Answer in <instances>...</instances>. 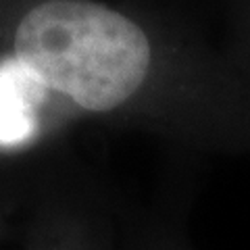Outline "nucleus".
Masks as SVG:
<instances>
[{"mask_svg":"<svg viewBox=\"0 0 250 250\" xmlns=\"http://www.w3.org/2000/svg\"><path fill=\"white\" fill-rule=\"evenodd\" d=\"M46 92L48 88L17 57L0 62V146H17L34 138Z\"/></svg>","mask_w":250,"mask_h":250,"instance_id":"f03ea898","label":"nucleus"},{"mask_svg":"<svg viewBox=\"0 0 250 250\" xmlns=\"http://www.w3.org/2000/svg\"><path fill=\"white\" fill-rule=\"evenodd\" d=\"M15 52L48 90L85 111H111L142 85L150 44L134 21L90 0H50L31 9Z\"/></svg>","mask_w":250,"mask_h":250,"instance_id":"f257e3e1","label":"nucleus"}]
</instances>
